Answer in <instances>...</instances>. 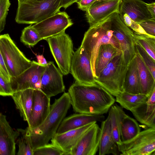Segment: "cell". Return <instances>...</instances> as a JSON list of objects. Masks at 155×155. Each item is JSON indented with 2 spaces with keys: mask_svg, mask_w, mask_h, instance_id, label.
I'll return each mask as SVG.
<instances>
[{
  "mask_svg": "<svg viewBox=\"0 0 155 155\" xmlns=\"http://www.w3.org/2000/svg\"><path fill=\"white\" fill-rule=\"evenodd\" d=\"M110 16L90 26L84 33L81 45L90 59L94 78L95 63L100 46L110 44L121 50L119 43L111 29Z\"/></svg>",
  "mask_w": 155,
  "mask_h": 155,
  "instance_id": "3",
  "label": "cell"
},
{
  "mask_svg": "<svg viewBox=\"0 0 155 155\" xmlns=\"http://www.w3.org/2000/svg\"><path fill=\"white\" fill-rule=\"evenodd\" d=\"M70 72L75 81L91 85L96 83L90 61L84 49L81 46L74 52L71 64Z\"/></svg>",
  "mask_w": 155,
  "mask_h": 155,
  "instance_id": "10",
  "label": "cell"
},
{
  "mask_svg": "<svg viewBox=\"0 0 155 155\" xmlns=\"http://www.w3.org/2000/svg\"><path fill=\"white\" fill-rule=\"evenodd\" d=\"M120 15L124 23L133 31L138 34L148 35L139 24L132 20L127 14Z\"/></svg>",
  "mask_w": 155,
  "mask_h": 155,
  "instance_id": "35",
  "label": "cell"
},
{
  "mask_svg": "<svg viewBox=\"0 0 155 155\" xmlns=\"http://www.w3.org/2000/svg\"><path fill=\"white\" fill-rule=\"evenodd\" d=\"M146 34L155 37V19L153 18L144 21L139 24Z\"/></svg>",
  "mask_w": 155,
  "mask_h": 155,
  "instance_id": "38",
  "label": "cell"
},
{
  "mask_svg": "<svg viewBox=\"0 0 155 155\" xmlns=\"http://www.w3.org/2000/svg\"><path fill=\"white\" fill-rule=\"evenodd\" d=\"M130 111L140 123L149 128L155 129V87L146 102L138 105Z\"/></svg>",
  "mask_w": 155,
  "mask_h": 155,
  "instance_id": "20",
  "label": "cell"
},
{
  "mask_svg": "<svg viewBox=\"0 0 155 155\" xmlns=\"http://www.w3.org/2000/svg\"><path fill=\"white\" fill-rule=\"evenodd\" d=\"M46 67L33 61L31 66L21 74L11 78L13 93L29 88L40 90L41 78Z\"/></svg>",
  "mask_w": 155,
  "mask_h": 155,
  "instance_id": "12",
  "label": "cell"
},
{
  "mask_svg": "<svg viewBox=\"0 0 155 155\" xmlns=\"http://www.w3.org/2000/svg\"><path fill=\"white\" fill-rule=\"evenodd\" d=\"M50 98L40 89H33V105L30 118L27 123L28 128H35L44 121L50 109Z\"/></svg>",
  "mask_w": 155,
  "mask_h": 155,
  "instance_id": "16",
  "label": "cell"
},
{
  "mask_svg": "<svg viewBox=\"0 0 155 155\" xmlns=\"http://www.w3.org/2000/svg\"><path fill=\"white\" fill-rule=\"evenodd\" d=\"M103 114L94 115L78 113L64 118L61 123L56 134H59L77 129L90 123L102 122L104 120Z\"/></svg>",
  "mask_w": 155,
  "mask_h": 155,
  "instance_id": "21",
  "label": "cell"
},
{
  "mask_svg": "<svg viewBox=\"0 0 155 155\" xmlns=\"http://www.w3.org/2000/svg\"><path fill=\"white\" fill-rule=\"evenodd\" d=\"M11 3L9 0H0V33L4 29Z\"/></svg>",
  "mask_w": 155,
  "mask_h": 155,
  "instance_id": "36",
  "label": "cell"
},
{
  "mask_svg": "<svg viewBox=\"0 0 155 155\" xmlns=\"http://www.w3.org/2000/svg\"><path fill=\"white\" fill-rule=\"evenodd\" d=\"M128 65L122 54L115 56L95 78L96 83L116 97L124 91V84Z\"/></svg>",
  "mask_w": 155,
  "mask_h": 155,
  "instance_id": "5",
  "label": "cell"
},
{
  "mask_svg": "<svg viewBox=\"0 0 155 155\" xmlns=\"http://www.w3.org/2000/svg\"><path fill=\"white\" fill-rule=\"evenodd\" d=\"M20 40L25 45L33 47L42 40L38 33L31 24L23 30Z\"/></svg>",
  "mask_w": 155,
  "mask_h": 155,
  "instance_id": "31",
  "label": "cell"
},
{
  "mask_svg": "<svg viewBox=\"0 0 155 155\" xmlns=\"http://www.w3.org/2000/svg\"><path fill=\"white\" fill-rule=\"evenodd\" d=\"M119 14H127L139 24L153 18L147 9V3L142 0H122Z\"/></svg>",
  "mask_w": 155,
  "mask_h": 155,
  "instance_id": "19",
  "label": "cell"
},
{
  "mask_svg": "<svg viewBox=\"0 0 155 155\" xmlns=\"http://www.w3.org/2000/svg\"><path fill=\"white\" fill-rule=\"evenodd\" d=\"M135 52L138 54L144 64L155 78V60L140 45L136 42H135Z\"/></svg>",
  "mask_w": 155,
  "mask_h": 155,
  "instance_id": "33",
  "label": "cell"
},
{
  "mask_svg": "<svg viewBox=\"0 0 155 155\" xmlns=\"http://www.w3.org/2000/svg\"><path fill=\"white\" fill-rule=\"evenodd\" d=\"M51 53L63 75L70 72L74 52L72 41L65 31L46 38Z\"/></svg>",
  "mask_w": 155,
  "mask_h": 155,
  "instance_id": "7",
  "label": "cell"
},
{
  "mask_svg": "<svg viewBox=\"0 0 155 155\" xmlns=\"http://www.w3.org/2000/svg\"><path fill=\"white\" fill-rule=\"evenodd\" d=\"M97 0H77L78 8L81 10L86 11Z\"/></svg>",
  "mask_w": 155,
  "mask_h": 155,
  "instance_id": "40",
  "label": "cell"
},
{
  "mask_svg": "<svg viewBox=\"0 0 155 155\" xmlns=\"http://www.w3.org/2000/svg\"><path fill=\"white\" fill-rule=\"evenodd\" d=\"M147 9L150 14L152 17L155 19V3L152 2L150 3H147Z\"/></svg>",
  "mask_w": 155,
  "mask_h": 155,
  "instance_id": "41",
  "label": "cell"
},
{
  "mask_svg": "<svg viewBox=\"0 0 155 155\" xmlns=\"http://www.w3.org/2000/svg\"><path fill=\"white\" fill-rule=\"evenodd\" d=\"M13 93L10 82L6 81L0 75V95L11 96Z\"/></svg>",
  "mask_w": 155,
  "mask_h": 155,
  "instance_id": "37",
  "label": "cell"
},
{
  "mask_svg": "<svg viewBox=\"0 0 155 155\" xmlns=\"http://www.w3.org/2000/svg\"><path fill=\"white\" fill-rule=\"evenodd\" d=\"M63 75L54 62L49 61L41 78L40 90L50 98L64 92Z\"/></svg>",
  "mask_w": 155,
  "mask_h": 155,
  "instance_id": "13",
  "label": "cell"
},
{
  "mask_svg": "<svg viewBox=\"0 0 155 155\" xmlns=\"http://www.w3.org/2000/svg\"><path fill=\"white\" fill-rule=\"evenodd\" d=\"M96 122H93L81 127L71 130L62 134H56L51 140V143L61 150L65 155H70L71 150L83 134Z\"/></svg>",
  "mask_w": 155,
  "mask_h": 155,
  "instance_id": "18",
  "label": "cell"
},
{
  "mask_svg": "<svg viewBox=\"0 0 155 155\" xmlns=\"http://www.w3.org/2000/svg\"><path fill=\"white\" fill-rule=\"evenodd\" d=\"M135 57L140 81L141 94L148 97L155 87V78L136 52Z\"/></svg>",
  "mask_w": 155,
  "mask_h": 155,
  "instance_id": "25",
  "label": "cell"
},
{
  "mask_svg": "<svg viewBox=\"0 0 155 155\" xmlns=\"http://www.w3.org/2000/svg\"><path fill=\"white\" fill-rule=\"evenodd\" d=\"M20 134L15 131L7 121L6 116L0 113V155H15L16 141Z\"/></svg>",
  "mask_w": 155,
  "mask_h": 155,
  "instance_id": "17",
  "label": "cell"
},
{
  "mask_svg": "<svg viewBox=\"0 0 155 155\" xmlns=\"http://www.w3.org/2000/svg\"><path fill=\"white\" fill-rule=\"evenodd\" d=\"M71 105L68 93L65 92L51 105L48 114L40 125L32 129L28 127L25 129L33 150L48 143L56 134Z\"/></svg>",
  "mask_w": 155,
  "mask_h": 155,
  "instance_id": "2",
  "label": "cell"
},
{
  "mask_svg": "<svg viewBox=\"0 0 155 155\" xmlns=\"http://www.w3.org/2000/svg\"><path fill=\"white\" fill-rule=\"evenodd\" d=\"M135 42L138 43L155 60V37L134 31Z\"/></svg>",
  "mask_w": 155,
  "mask_h": 155,
  "instance_id": "30",
  "label": "cell"
},
{
  "mask_svg": "<svg viewBox=\"0 0 155 155\" xmlns=\"http://www.w3.org/2000/svg\"><path fill=\"white\" fill-rule=\"evenodd\" d=\"M140 132V128L137 121L125 114L122 120L121 129V142H125L132 139Z\"/></svg>",
  "mask_w": 155,
  "mask_h": 155,
  "instance_id": "28",
  "label": "cell"
},
{
  "mask_svg": "<svg viewBox=\"0 0 155 155\" xmlns=\"http://www.w3.org/2000/svg\"><path fill=\"white\" fill-rule=\"evenodd\" d=\"M33 155H65L63 151L51 143L33 149Z\"/></svg>",
  "mask_w": 155,
  "mask_h": 155,
  "instance_id": "34",
  "label": "cell"
},
{
  "mask_svg": "<svg viewBox=\"0 0 155 155\" xmlns=\"http://www.w3.org/2000/svg\"><path fill=\"white\" fill-rule=\"evenodd\" d=\"M100 128L101 135L98 149L99 155L119 154L120 153L117 145L112 137L109 112L107 118L102 121Z\"/></svg>",
  "mask_w": 155,
  "mask_h": 155,
  "instance_id": "22",
  "label": "cell"
},
{
  "mask_svg": "<svg viewBox=\"0 0 155 155\" xmlns=\"http://www.w3.org/2000/svg\"><path fill=\"white\" fill-rule=\"evenodd\" d=\"M21 135L17 140L16 143L18 147V155H33L32 149L29 139L25 133V130L18 129Z\"/></svg>",
  "mask_w": 155,
  "mask_h": 155,
  "instance_id": "32",
  "label": "cell"
},
{
  "mask_svg": "<svg viewBox=\"0 0 155 155\" xmlns=\"http://www.w3.org/2000/svg\"><path fill=\"white\" fill-rule=\"evenodd\" d=\"M117 145L121 155H154L155 129L149 128L132 139Z\"/></svg>",
  "mask_w": 155,
  "mask_h": 155,
  "instance_id": "8",
  "label": "cell"
},
{
  "mask_svg": "<svg viewBox=\"0 0 155 155\" xmlns=\"http://www.w3.org/2000/svg\"><path fill=\"white\" fill-rule=\"evenodd\" d=\"M77 0H62L61 6L65 9L73 3L76 2Z\"/></svg>",
  "mask_w": 155,
  "mask_h": 155,
  "instance_id": "42",
  "label": "cell"
},
{
  "mask_svg": "<svg viewBox=\"0 0 155 155\" xmlns=\"http://www.w3.org/2000/svg\"><path fill=\"white\" fill-rule=\"evenodd\" d=\"M33 89L29 88L14 92L11 96L21 117L27 123L31 115Z\"/></svg>",
  "mask_w": 155,
  "mask_h": 155,
  "instance_id": "23",
  "label": "cell"
},
{
  "mask_svg": "<svg viewBox=\"0 0 155 155\" xmlns=\"http://www.w3.org/2000/svg\"><path fill=\"white\" fill-rule=\"evenodd\" d=\"M37 62L39 64L44 66H46L48 62L42 54L38 55L36 56Z\"/></svg>",
  "mask_w": 155,
  "mask_h": 155,
  "instance_id": "43",
  "label": "cell"
},
{
  "mask_svg": "<svg viewBox=\"0 0 155 155\" xmlns=\"http://www.w3.org/2000/svg\"><path fill=\"white\" fill-rule=\"evenodd\" d=\"M101 135V128L95 123L83 134L70 155H95L99 149Z\"/></svg>",
  "mask_w": 155,
  "mask_h": 155,
  "instance_id": "14",
  "label": "cell"
},
{
  "mask_svg": "<svg viewBox=\"0 0 155 155\" xmlns=\"http://www.w3.org/2000/svg\"><path fill=\"white\" fill-rule=\"evenodd\" d=\"M0 51L11 78L17 77L32 64L8 34L0 35Z\"/></svg>",
  "mask_w": 155,
  "mask_h": 155,
  "instance_id": "6",
  "label": "cell"
},
{
  "mask_svg": "<svg viewBox=\"0 0 155 155\" xmlns=\"http://www.w3.org/2000/svg\"><path fill=\"white\" fill-rule=\"evenodd\" d=\"M121 1L108 0L95 2L86 11V17L90 26L115 13H119Z\"/></svg>",
  "mask_w": 155,
  "mask_h": 155,
  "instance_id": "15",
  "label": "cell"
},
{
  "mask_svg": "<svg viewBox=\"0 0 155 155\" xmlns=\"http://www.w3.org/2000/svg\"><path fill=\"white\" fill-rule=\"evenodd\" d=\"M73 24L67 14L59 12L51 17L32 25L42 40L59 34Z\"/></svg>",
  "mask_w": 155,
  "mask_h": 155,
  "instance_id": "11",
  "label": "cell"
},
{
  "mask_svg": "<svg viewBox=\"0 0 155 155\" xmlns=\"http://www.w3.org/2000/svg\"><path fill=\"white\" fill-rule=\"evenodd\" d=\"M68 93L71 105L77 113L103 114L115 101L114 96L96 83L86 85L75 81Z\"/></svg>",
  "mask_w": 155,
  "mask_h": 155,
  "instance_id": "1",
  "label": "cell"
},
{
  "mask_svg": "<svg viewBox=\"0 0 155 155\" xmlns=\"http://www.w3.org/2000/svg\"><path fill=\"white\" fill-rule=\"evenodd\" d=\"M121 52L120 49L110 44L101 45L99 48L95 63V78H97L108 63Z\"/></svg>",
  "mask_w": 155,
  "mask_h": 155,
  "instance_id": "26",
  "label": "cell"
},
{
  "mask_svg": "<svg viewBox=\"0 0 155 155\" xmlns=\"http://www.w3.org/2000/svg\"><path fill=\"white\" fill-rule=\"evenodd\" d=\"M62 0H26L18 3L15 18L20 24H36L60 11Z\"/></svg>",
  "mask_w": 155,
  "mask_h": 155,
  "instance_id": "4",
  "label": "cell"
},
{
  "mask_svg": "<svg viewBox=\"0 0 155 155\" xmlns=\"http://www.w3.org/2000/svg\"><path fill=\"white\" fill-rule=\"evenodd\" d=\"M124 91L141 94L140 81L135 55L129 63L124 84Z\"/></svg>",
  "mask_w": 155,
  "mask_h": 155,
  "instance_id": "24",
  "label": "cell"
},
{
  "mask_svg": "<svg viewBox=\"0 0 155 155\" xmlns=\"http://www.w3.org/2000/svg\"><path fill=\"white\" fill-rule=\"evenodd\" d=\"M0 75L6 81L10 82L11 77L6 68L0 51Z\"/></svg>",
  "mask_w": 155,
  "mask_h": 155,
  "instance_id": "39",
  "label": "cell"
},
{
  "mask_svg": "<svg viewBox=\"0 0 155 155\" xmlns=\"http://www.w3.org/2000/svg\"><path fill=\"white\" fill-rule=\"evenodd\" d=\"M106 0H97V1H106Z\"/></svg>",
  "mask_w": 155,
  "mask_h": 155,
  "instance_id": "45",
  "label": "cell"
},
{
  "mask_svg": "<svg viewBox=\"0 0 155 155\" xmlns=\"http://www.w3.org/2000/svg\"><path fill=\"white\" fill-rule=\"evenodd\" d=\"M111 27L117 40L124 59L127 64L135 55L134 31L121 20L119 13L110 16Z\"/></svg>",
  "mask_w": 155,
  "mask_h": 155,
  "instance_id": "9",
  "label": "cell"
},
{
  "mask_svg": "<svg viewBox=\"0 0 155 155\" xmlns=\"http://www.w3.org/2000/svg\"><path fill=\"white\" fill-rule=\"evenodd\" d=\"M110 115V127L112 137L116 144H120L122 120L125 114L123 108L117 104H114L109 110Z\"/></svg>",
  "mask_w": 155,
  "mask_h": 155,
  "instance_id": "27",
  "label": "cell"
},
{
  "mask_svg": "<svg viewBox=\"0 0 155 155\" xmlns=\"http://www.w3.org/2000/svg\"><path fill=\"white\" fill-rule=\"evenodd\" d=\"M116 97L115 101L120 106L130 111L139 104L146 102L148 97L144 94H133L123 91Z\"/></svg>",
  "mask_w": 155,
  "mask_h": 155,
  "instance_id": "29",
  "label": "cell"
},
{
  "mask_svg": "<svg viewBox=\"0 0 155 155\" xmlns=\"http://www.w3.org/2000/svg\"><path fill=\"white\" fill-rule=\"evenodd\" d=\"M26 0H18V3H21Z\"/></svg>",
  "mask_w": 155,
  "mask_h": 155,
  "instance_id": "44",
  "label": "cell"
}]
</instances>
